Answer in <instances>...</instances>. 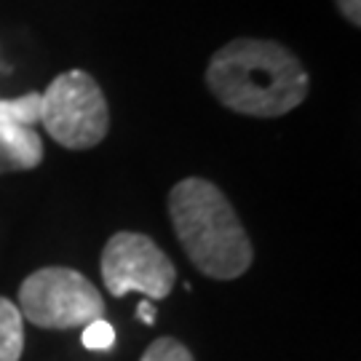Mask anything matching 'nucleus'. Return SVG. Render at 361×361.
<instances>
[{"instance_id":"nucleus-1","label":"nucleus","mask_w":361,"mask_h":361,"mask_svg":"<svg viewBox=\"0 0 361 361\" xmlns=\"http://www.w3.org/2000/svg\"><path fill=\"white\" fill-rule=\"evenodd\" d=\"M207 86L233 113L279 118L308 97V73L276 40L238 38L222 46L207 67Z\"/></svg>"},{"instance_id":"nucleus-2","label":"nucleus","mask_w":361,"mask_h":361,"mask_svg":"<svg viewBox=\"0 0 361 361\" xmlns=\"http://www.w3.org/2000/svg\"><path fill=\"white\" fill-rule=\"evenodd\" d=\"M169 214L180 244L204 276L231 281L249 271L252 244L235 209L214 182L201 177L177 182L169 193Z\"/></svg>"},{"instance_id":"nucleus-3","label":"nucleus","mask_w":361,"mask_h":361,"mask_svg":"<svg viewBox=\"0 0 361 361\" xmlns=\"http://www.w3.org/2000/svg\"><path fill=\"white\" fill-rule=\"evenodd\" d=\"M40 126L70 150L99 145L110 129V110L99 83L83 70L54 78L40 94Z\"/></svg>"},{"instance_id":"nucleus-4","label":"nucleus","mask_w":361,"mask_h":361,"mask_svg":"<svg viewBox=\"0 0 361 361\" xmlns=\"http://www.w3.org/2000/svg\"><path fill=\"white\" fill-rule=\"evenodd\" d=\"M19 313L43 329H75L104 319V300L83 273L40 268L19 289Z\"/></svg>"},{"instance_id":"nucleus-5","label":"nucleus","mask_w":361,"mask_h":361,"mask_svg":"<svg viewBox=\"0 0 361 361\" xmlns=\"http://www.w3.org/2000/svg\"><path fill=\"white\" fill-rule=\"evenodd\" d=\"M102 281L113 297L140 292L145 300H164L174 289V262L142 233H116L102 252Z\"/></svg>"},{"instance_id":"nucleus-6","label":"nucleus","mask_w":361,"mask_h":361,"mask_svg":"<svg viewBox=\"0 0 361 361\" xmlns=\"http://www.w3.org/2000/svg\"><path fill=\"white\" fill-rule=\"evenodd\" d=\"M40 161H43V142L38 131L0 123V174L35 169Z\"/></svg>"},{"instance_id":"nucleus-7","label":"nucleus","mask_w":361,"mask_h":361,"mask_svg":"<svg viewBox=\"0 0 361 361\" xmlns=\"http://www.w3.org/2000/svg\"><path fill=\"white\" fill-rule=\"evenodd\" d=\"M25 348V319L11 300L0 297V361H19Z\"/></svg>"},{"instance_id":"nucleus-8","label":"nucleus","mask_w":361,"mask_h":361,"mask_svg":"<svg viewBox=\"0 0 361 361\" xmlns=\"http://www.w3.org/2000/svg\"><path fill=\"white\" fill-rule=\"evenodd\" d=\"M0 123H13V126H27L35 129L40 123V94L30 91L16 99H0Z\"/></svg>"},{"instance_id":"nucleus-9","label":"nucleus","mask_w":361,"mask_h":361,"mask_svg":"<svg viewBox=\"0 0 361 361\" xmlns=\"http://www.w3.org/2000/svg\"><path fill=\"white\" fill-rule=\"evenodd\" d=\"M140 361H195L193 353L174 337H158L155 343L147 345Z\"/></svg>"},{"instance_id":"nucleus-10","label":"nucleus","mask_w":361,"mask_h":361,"mask_svg":"<svg viewBox=\"0 0 361 361\" xmlns=\"http://www.w3.org/2000/svg\"><path fill=\"white\" fill-rule=\"evenodd\" d=\"M83 345L89 350H110L116 345V329L113 324H107L104 319H97L83 326Z\"/></svg>"},{"instance_id":"nucleus-11","label":"nucleus","mask_w":361,"mask_h":361,"mask_svg":"<svg viewBox=\"0 0 361 361\" xmlns=\"http://www.w3.org/2000/svg\"><path fill=\"white\" fill-rule=\"evenodd\" d=\"M337 8L353 27L361 25V0H337Z\"/></svg>"},{"instance_id":"nucleus-12","label":"nucleus","mask_w":361,"mask_h":361,"mask_svg":"<svg viewBox=\"0 0 361 361\" xmlns=\"http://www.w3.org/2000/svg\"><path fill=\"white\" fill-rule=\"evenodd\" d=\"M137 316L142 319L147 326L155 322V308H153V300H142L140 305H137Z\"/></svg>"}]
</instances>
